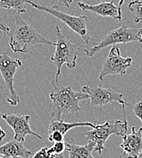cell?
<instances>
[{"instance_id":"obj_1","label":"cell","mask_w":142,"mask_h":158,"mask_svg":"<svg viewBox=\"0 0 142 158\" xmlns=\"http://www.w3.org/2000/svg\"><path fill=\"white\" fill-rule=\"evenodd\" d=\"M53 89L50 92L52 105L49 112L52 117L55 119H63V114H75L82 109L79 103L81 100L89 98V95L84 92H75L71 86H63L55 80L52 82Z\"/></svg>"},{"instance_id":"obj_2","label":"cell","mask_w":142,"mask_h":158,"mask_svg":"<svg viewBox=\"0 0 142 158\" xmlns=\"http://www.w3.org/2000/svg\"><path fill=\"white\" fill-rule=\"evenodd\" d=\"M9 46L15 53L26 54L28 48L38 44L54 47L56 45V43L42 36L34 27L27 24L20 16V14L16 15L15 26L13 30L9 33Z\"/></svg>"},{"instance_id":"obj_3","label":"cell","mask_w":142,"mask_h":158,"mask_svg":"<svg viewBox=\"0 0 142 158\" xmlns=\"http://www.w3.org/2000/svg\"><path fill=\"white\" fill-rule=\"evenodd\" d=\"M26 3H28L34 8H36L38 10L46 12L51 16L56 17L57 19L61 20L66 26H68L73 31H74L81 39L84 41V43L89 46L92 41V35L88 29V18L85 16H75L69 15L67 13L63 12L57 6H48L44 3H36L32 0H26Z\"/></svg>"},{"instance_id":"obj_4","label":"cell","mask_w":142,"mask_h":158,"mask_svg":"<svg viewBox=\"0 0 142 158\" xmlns=\"http://www.w3.org/2000/svg\"><path fill=\"white\" fill-rule=\"evenodd\" d=\"M123 121L121 120H109L102 125H94L91 131L85 132V137L88 142L95 143L94 152H98L101 156V152L108 138L111 135L124 136L128 130V122L126 119L125 106H122Z\"/></svg>"},{"instance_id":"obj_5","label":"cell","mask_w":142,"mask_h":158,"mask_svg":"<svg viewBox=\"0 0 142 158\" xmlns=\"http://www.w3.org/2000/svg\"><path fill=\"white\" fill-rule=\"evenodd\" d=\"M55 30L57 42L55 45L54 54L53 56H51V61L56 66L55 81L59 82V77L61 75L62 66L64 64L70 69L76 67V61L78 58L76 50H79L81 48L64 36L58 25L55 27Z\"/></svg>"},{"instance_id":"obj_6","label":"cell","mask_w":142,"mask_h":158,"mask_svg":"<svg viewBox=\"0 0 142 158\" xmlns=\"http://www.w3.org/2000/svg\"><path fill=\"white\" fill-rule=\"evenodd\" d=\"M142 43V28H135L128 26V22L123 23L120 27L111 31L101 41L93 47L83 49L87 56H93L101 49L117 44H127L130 42Z\"/></svg>"},{"instance_id":"obj_7","label":"cell","mask_w":142,"mask_h":158,"mask_svg":"<svg viewBox=\"0 0 142 158\" xmlns=\"http://www.w3.org/2000/svg\"><path fill=\"white\" fill-rule=\"evenodd\" d=\"M22 65L23 62L19 58L14 59L6 52L0 54V73L9 92L6 102L12 106H15L20 102V98L14 88V77L17 68Z\"/></svg>"},{"instance_id":"obj_8","label":"cell","mask_w":142,"mask_h":158,"mask_svg":"<svg viewBox=\"0 0 142 158\" xmlns=\"http://www.w3.org/2000/svg\"><path fill=\"white\" fill-rule=\"evenodd\" d=\"M132 57H123L120 55V50L118 47L113 46L108 56L103 60L99 79L102 81L106 76L120 75L125 76L128 67L131 66Z\"/></svg>"},{"instance_id":"obj_9","label":"cell","mask_w":142,"mask_h":158,"mask_svg":"<svg viewBox=\"0 0 142 158\" xmlns=\"http://www.w3.org/2000/svg\"><path fill=\"white\" fill-rule=\"evenodd\" d=\"M81 91L89 95V98L91 99L90 105L93 107L95 106L101 107L111 104L112 102H118L121 106H131L123 99V95L116 92L114 88L83 85L81 86Z\"/></svg>"},{"instance_id":"obj_10","label":"cell","mask_w":142,"mask_h":158,"mask_svg":"<svg viewBox=\"0 0 142 158\" xmlns=\"http://www.w3.org/2000/svg\"><path fill=\"white\" fill-rule=\"evenodd\" d=\"M1 117L13 129L15 140L24 143L25 138L27 135H31L34 136H36L39 139H42V136L34 133L30 127V124H29L30 115L22 114H2Z\"/></svg>"},{"instance_id":"obj_11","label":"cell","mask_w":142,"mask_h":158,"mask_svg":"<svg viewBox=\"0 0 142 158\" xmlns=\"http://www.w3.org/2000/svg\"><path fill=\"white\" fill-rule=\"evenodd\" d=\"M128 158H138L142 151V127L138 131L131 127V133L122 137V143L120 145Z\"/></svg>"},{"instance_id":"obj_12","label":"cell","mask_w":142,"mask_h":158,"mask_svg":"<svg viewBox=\"0 0 142 158\" xmlns=\"http://www.w3.org/2000/svg\"><path fill=\"white\" fill-rule=\"evenodd\" d=\"M114 1L103 2L97 5H88L83 2H79L78 6L82 11H90L96 16L111 17L115 20H121V11L119 6H116L113 3Z\"/></svg>"},{"instance_id":"obj_13","label":"cell","mask_w":142,"mask_h":158,"mask_svg":"<svg viewBox=\"0 0 142 158\" xmlns=\"http://www.w3.org/2000/svg\"><path fill=\"white\" fill-rule=\"evenodd\" d=\"M32 152L28 150L23 142L10 140L0 146V156L6 158H29Z\"/></svg>"},{"instance_id":"obj_14","label":"cell","mask_w":142,"mask_h":158,"mask_svg":"<svg viewBox=\"0 0 142 158\" xmlns=\"http://www.w3.org/2000/svg\"><path fill=\"white\" fill-rule=\"evenodd\" d=\"M66 143V151L69 154L68 158H95L93 156L94 151L95 143L88 142L85 145H78L74 143Z\"/></svg>"},{"instance_id":"obj_15","label":"cell","mask_w":142,"mask_h":158,"mask_svg":"<svg viewBox=\"0 0 142 158\" xmlns=\"http://www.w3.org/2000/svg\"><path fill=\"white\" fill-rule=\"evenodd\" d=\"M78 127H94L93 124L90 123V122H85V123H79V122H64L62 119H53L50 122L49 127H48V133L53 132V131H59L60 133H62L63 135H66V133L71 130L72 128Z\"/></svg>"},{"instance_id":"obj_16","label":"cell","mask_w":142,"mask_h":158,"mask_svg":"<svg viewBox=\"0 0 142 158\" xmlns=\"http://www.w3.org/2000/svg\"><path fill=\"white\" fill-rule=\"evenodd\" d=\"M0 8L13 10L17 14H24L26 11V0H0Z\"/></svg>"},{"instance_id":"obj_17","label":"cell","mask_w":142,"mask_h":158,"mask_svg":"<svg viewBox=\"0 0 142 158\" xmlns=\"http://www.w3.org/2000/svg\"><path fill=\"white\" fill-rule=\"evenodd\" d=\"M128 7L135 23H140L142 21V0L130 1Z\"/></svg>"},{"instance_id":"obj_18","label":"cell","mask_w":142,"mask_h":158,"mask_svg":"<svg viewBox=\"0 0 142 158\" xmlns=\"http://www.w3.org/2000/svg\"><path fill=\"white\" fill-rule=\"evenodd\" d=\"M48 151L53 155H61L66 151V143L63 142H55L53 146L48 148Z\"/></svg>"},{"instance_id":"obj_19","label":"cell","mask_w":142,"mask_h":158,"mask_svg":"<svg viewBox=\"0 0 142 158\" xmlns=\"http://www.w3.org/2000/svg\"><path fill=\"white\" fill-rule=\"evenodd\" d=\"M48 148L49 147H43L41 148L38 152H36V154H34V156H33L32 158H55L56 156L55 155H53L51 154L49 151H48Z\"/></svg>"},{"instance_id":"obj_20","label":"cell","mask_w":142,"mask_h":158,"mask_svg":"<svg viewBox=\"0 0 142 158\" xmlns=\"http://www.w3.org/2000/svg\"><path fill=\"white\" fill-rule=\"evenodd\" d=\"M48 140L50 142H63L64 141V135L59 131H53L48 133Z\"/></svg>"},{"instance_id":"obj_21","label":"cell","mask_w":142,"mask_h":158,"mask_svg":"<svg viewBox=\"0 0 142 158\" xmlns=\"http://www.w3.org/2000/svg\"><path fill=\"white\" fill-rule=\"evenodd\" d=\"M131 107H132V110H133L134 114L139 119H140V121H141L142 123V101L137 102L134 106H131Z\"/></svg>"},{"instance_id":"obj_22","label":"cell","mask_w":142,"mask_h":158,"mask_svg":"<svg viewBox=\"0 0 142 158\" xmlns=\"http://www.w3.org/2000/svg\"><path fill=\"white\" fill-rule=\"evenodd\" d=\"M10 31H11V30H10L9 27H7V26L5 25V24H0V32H4L5 34L9 35Z\"/></svg>"},{"instance_id":"obj_23","label":"cell","mask_w":142,"mask_h":158,"mask_svg":"<svg viewBox=\"0 0 142 158\" xmlns=\"http://www.w3.org/2000/svg\"><path fill=\"white\" fill-rule=\"evenodd\" d=\"M55 1H57L58 3L63 4V6H65L66 7H70L71 6V4L73 3V0H55Z\"/></svg>"},{"instance_id":"obj_24","label":"cell","mask_w":142,"mask_h":158,"mask_svg":"<svg viewBox=\"0 0 142 158\" xmlns=\"http://www.w3.org/2000/svg\"><path fill=\"white\" fill-rule=\"evenodd\" d=\"M6 137V133L3 131V129L0 127V141H2Z\"/></svg>"},{"instance_id":"obj_25","label":"cell","mask_w":142,"mask_h":158,"mask_svg":"<svg viewBox=\"0 0 142 158\" xmlns=\"http://www.w3.org/2000/svg\"><path fill=\"white\" fill-rule=\"evenodd\" d=\"M124 1H125V0H120V2H119V9H120V11H121V6H122Z\"/></svg>"},{"instance_id":"obj_26","label":"cell","mask_w":142,"mask_h":158,"mask_svg":"<svg viewBox=\"0 0 142 158\" xmlns=\"http://www.w3.org/2000/svg\"><path fill=\"white\" fill-rule=\"evenodd\" d=\"M57 158H64V157H63V154H61V155H58V156H57Z\"/></svg>"},{"instance_id":"obj_27","label":"cell","mask_w":142,"mask_h":158,"mask_svg":"<svg viewBox=\"0 0 142 158\" xmlns=\"http://www.w3.org/2000/svg\"><path fill=\"white\" fill-rule=\"evenodd\" d=\"M138 158H142V151L140 153V155H139V156H138Z\"/></svg>"},{"instance_id":"obj_28","label":"cell","mask_w":142,"mask_h":158,"mask_svg":"<svg viewBox=\"0 0 142 158\" xmlns=\"http://www.w3.org/2000/svg\"><path fill=\"white\" fill-rule=\"evenodd\" d=\"M0 158H4V157H2V156H0Z\"/></svg>"},{"instance_id":"obj_29","label":"cell","mask_w":142,"mask_h":158,"mask_svg":"<svg viewBox=\"0 0 142 158\" xmlns=\"http://www.w3.org/2000/svg\"><path fill=\"white\" fill-rule=\"evenodd\" d=\"M111 1H114V0H111Z\"/></svg>"},{"instance_id":"obj_30","label":"cell","mask_w":142,"mask_h":158,"mask_svg":"<svg viewBox=\"0 0 142 158\" xmlns=\"http://www.w3.org/2000/svg\"><path fill=\"white\" fill-rule=\"evenodd\" d=\"M101 1H103V0H101Z\"/></svg>"}]
</instances>
